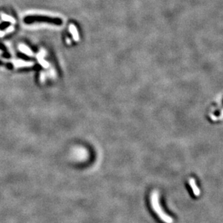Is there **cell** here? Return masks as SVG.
<instances>
[{
	"instance_id": "5",
	"label": "cell",
	"mask_w": 223,
	"mask_h": 223,
	"mask_svg": "<svg viewBox=\"0 0 223 223\" xmlns=\"http://www.w3.org/2000/svg\"><path fill=\"white\" fill-rule=\"evenodd\" d=\"M3 18H4V19L5 20H14L12 19V18H11V17H7L6 15L4 16Z\"/></svg>"
},
{
	"instance_id": "4",
	"label": "cell",
	"mask_w": 223,
	"mask_h": 223,
	"mask_svg": "<svg viewBox=\"0 0 223 223\" xmlns=\"http://www.w3.org/2000/svg\"><path fill=\"white\" fill-rule=\"evenodd\" d=\"M19 49H20V52L24 53V54H27V55L31 56L33 54V53H32V52H31V50L28 48V46H25L22 44V45H20Z\"/></svg>"
},
{
	"instance_id": "3",
	"label": "cell",
	"mask_w": 223,
	"mask_h": 223,
	"mask_svg": "<svg viewBox=\"0 0 223 223\" xmlns=\"http://www.w3.org/2000/svg\"><path fill=\"white\" fill-rule=\"evenodd\" d=\"M189 184L190 186H191V189H192L193 193L196 196H199V193H200V191H199L198 187L196 186V181L194 179L191 178L189 181Z\"/></svg>"
},
{
	"instance_id": "2",
	"label": "cell",
	"mask_w": 223,
	"mask_h": 223,
	"mask_svg": "<svg viewBox=\"0 0 223 223\" xmlns=\"http://www.w3.org/2000/svg\"><path fill=\"white\" fill-rule=\"evenodd\" d=\"M26 23H33V22H45V23H53L55 25H61L62 24L61 20L58 18H52L49 17H28L25 19Z\"/></svg>"
},
{
	"instance_id": "1",
	"label": "cell",
	"mask_w": 223,
	"mask_h": 223,
	"mask_svg": "<svg viewBox=\"0 0 223 223\" xmlns=\"http://www.w3.org/2000/svg\"><path fill=\"white\" fill-rule=\"evenodd\" d=\"M150 200L152 208L153 211H155V213L159 217V219H160V220L163 223H169L172 222V220H172V217L166 215L165 212L162 210L160 202H159L158 193L156 191H153L152 193Z\"/></svg>"
}]
</instances>
